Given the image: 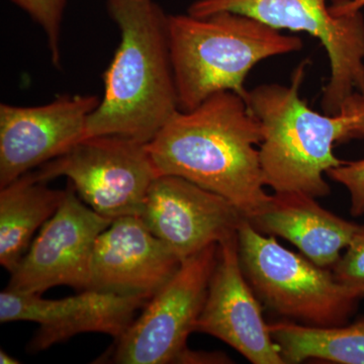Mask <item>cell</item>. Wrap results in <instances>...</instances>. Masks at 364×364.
Here are the masks:
<instances>
[{"label":"cell","instance_id":"6da1fadb","mask_svg":"<svg viewBox=\"0 0 364 364\" xmlns=\"http://www.w3.org/2000/svg\"><path fill=\"white\" fill-rule=\"evenodd\" d=\"M262 128L247 102L221 91L177 112L147 144L159 176H176L226 198L247 220L269 200L261 170Z\"/></svg>","mask_w":364,"mask_h":364},{"label":"cell","instance_id":"52a82bcc","mask_svg":"<svg viewBox=\"0 0 364 364\" xmlns=\"http://www.w3.org/2000/svg\"><path fill=\"white\" fill-rule=\"evenodd\" d=\"M33 172L45 182L67 177L88 207L112 221L140 217L159 176L147 144L112 135L86 136Z\"/></svg>","mask_w":364,"mask_h":364},{"label":"cell","instance_id":"ba28073f","mask_svg":"<svg viewBox=\"0 0 364 364\" xmlns=\"http://www.w3.org/2000/svg\"><path fill=\"white\" fill-rule=\"evenodd\" d=\"M219 244L182 261L171 279L144 306L116 340L112 360L119 364L181 363L188 338L207 299Z\"/></svg>","mask_w":364,"mask_h":364},{"label":"cell","instance_id":"2e32d148","mask_svg":"<svg viewBox=\"0 0 364 364\" xmlns=\"http://www.w3.org/2000/svg\"><path fill=\"white\" fill-rule=\"evenodd\" d=\"M66 189L48 188L33 171L0 188V264L14 272L36 231L57 212Z\"/></svg>","mask_w":364,"mask_h":364},{"label":"cell","instance_id":"5b68a950","mask_svg":"<svg viewBox=\"0 0 364 364\" xmlns=\"http://www.w3.org/2000/svg\"><path fill=\"white\" fill-rule=\"evenodd\" d=\"M242 269L256 296L275 313L316 327L345 325L358 298L333 272L284 248L244 218L237 230Z\"/></svg>","mask_w":364,"mask_h":364},{"label":"cell","instance_id":"9a60e30c","mask_svg":"<svg viewBox=\"0 0 364 364\" xmlns=\"http://www.w3.org/2000/svg\"><path fill=\"white\" fill-rule=\"evenodd\" d=\"M255 229L291 242L321 267H333L363 226L346 221L301 193H274L248 220Z\"/></svg>","mask_w":364,"mask_h":364},{"label":"cell","instance_id":"8fae6325","mask_svg":"<svg viewBox=\"0 0 364 364\" xmlns=\"http://www.w3.org/2000/svg\"><path fill=\"white\" fill-rule=\"evenodd\" d=\"M151 298L86 289L61 299L4 289L0 294V322L26 321L39 324L28 351L37 353L82 334L104 333L119 339Z\"/></svg>","mask_w":364,"mask_h":364},{"label":"cell","instance_id":"7402d4cb","mask_svg":"<svg viewBox=\"0 0 364 364\" xmlns=\"http://www.w3.org/2000/svg\"><path fill=\"white\" fill-rule=\"evenodd\" d=\"M364 7V0H333L330 11L336 16H346L361 11Z\"/></svg>","mask_w":364,"mask_h":364},{"label":"cell","instance_id":"7c38bea8","mask_svg":"<svg viewBox=\"0 0 364 364\" xmlns=\"http://www.w3.org/2000/svg\"><path fill=\"white\" fill-rule=\"evenodd\" d=\"M196 332L233 347L253 364H284L259 301L242 269L237 232L223 239Z\"/></svg>","mask_w":364,"mask_h":364},{"label":"cell","instance_id":"7a4b0ae2","mask_svg":"<svg viewBox=\"0 0 364 364\" xmlns=\"http://www.w3.org/2000/svg\"><path fill=\"white\" fill-rule=\"evenodd\" d=\"M121 42L104 73V95L86 136L112 135L148 144L179 109L168 16L154 0H107ZM85 136V138H86Z\"/></svg>","mask_w":364,"mask_h":364},{"label":"cell","instance_id":"3957f363","mask_svg":"<svg viewBox=\"0 0 364 364\" xmlns=\"http://www.w3.org/2000/svg\"><path fill=\"white\" fill-rule=\"evenodd\" d=\"M306 68L305 61L296 67L289 86H257L246 102L262 128L259 158L265 186L274 193L324 198L330 193L324 174L343 163L333 152L334 144L351 140L355 117L320 114L308 107L299 95Z\"/></svg>","mask_w":364,"mask_h":364},{"label":"cell","instance_id":"d6986e66","mask_svg":"<svg viewBox=\"0 0 364 364\" xmlns=\"http://www.w3.org/2000/svg\"><path fill=\"white\" fill-rule=\"evenodd\" d=\"M332 268L340 284L350 289L358 298L364 296V226Z\"/></svg>","mask_w":364,"mask_h":364},{"label":"cell","instance_id":"5bb4252c","mask_svg":"<svg viewBox=\"0 0 364 364\" xmlns=\"http://www.w3.org/2000/svg\"><path fill=\"white\" fill-rule=\"evenodd\" d=\"M181 262L140 217L117 218L95 243L90 289L152 298L173 277Z\"/></svg>","mask_w":364,"mask_h":364},{"label":"cell","instance_id":"603a6c76","mask_svg":"<svg viewBox=\"0 0 364 364\" xmlns=\"http://www.w3.org/2000/svg\"><path fill=\"white\" fill-rule=\"evenodd\" d=\"M0 363L1 364H16L20 363V361L18 359L13 358V356L9 355L7 352L4 350H0Z\"/></svg>","mask_w":364,"mask_h":364},{"label":"cell","instance_id":"9c48e42d","mask_svg":"<svg viewBox=\"0 0 364 364\" xmlns=\"http://www.w3.org/2000/svg\"><path fill=\"white\" fill-rule=\"evenodd\" d=\"M65 189L61 205L11 272L7 291L42 294L58 286L90 289L95 243L112 220L88 207L70 182Z\"/></svg>","mask_w":364,"mask_h":364},{"label":"cell","instance_id":"8992f818","mask_svg":"<svg viewBox=\"0 0 364 364\" xmlns=\"http://www.w3.org/2000/svg\"><path fill=\"white\" fill-rule=\"evenodd\" d=\"M222 11L251 16L279 31L308 33L320 40L330 62V78L321 100L325 114H339L354 93L364 95L361 11L336 16L326 0H196L188 9L198 18Z\"/></svg>","mask_w":364,"mask_h":364},{"label":"cell","instance_id":"277c9868","mask_svg":"<svg viewBox=\"0 0 364 364\" xmlns=\"http://www.w3.org/2000/svg\"><path fill=\"white\" fill-rule=\"evenodd\" d=\"M168 40L179 109L189 112L221 91L247 100L245 79L263 60L298 52L303 40L244 14H169Z\"/></svg>","mask_w":364,"mask_h":364},{"label":"cell","instance_id":"e0dca14e","mask_svg":"<svg viewBox=\"0 0 364 364\" xmlns=\"http://www.w3.org/2000/svg\"><path fill=\"white\" fill-rule=\"evenodd\" d=\"M269 329L286 363L318 359L340 364H364V318L352 325L334 327L277 322L270 324Z\"/></svg>","mask_w":364,"mask_h":364},{"label":"cell","instance_id":"30bf717a","mask_svg":"<svg viewBox=\"0 0 364 364\" xmlns=\"http://www.w3.org/2000/svg\"><path fill=\"white\" fill-rule=\"evenodd\" d=\"M97 95H61L37 107L0 105V188L51 161L86 136Z\"/></svg>","mask_w":364,"mask_h":364},{"label":"cell","instance_id":"ffe728a7","mask_svg":"<svg viewBox=\"0 0 364 364\" xmlns=\"http://www.w3.org/2000/svg\"><path fill=\"white\" fill-rule=\"evenodd\" d=\"M327 176L346 188L350 196V213L353 217L364 215V159L343 162L328 171Z\"/></svg>","mask_w":364,"mask_h":364},{"label":"cell","instance_id":"ac0fdd59","mask_svg":"<svg viewBox=\"0 0 364 364\" xmlns=\"http://www.w3.org/2000/svg\"><path fill=\"white\" fill-rule=\"evenodd\" d=\"M14 6L25 11L38 23L47 38L52 63L56 68L62 66V23L67 0H11Z\"/></svg>","mask_w":364,"mask_h":364},{"label":"cell","instance_id":"44dd1931","mask_svg":"<svg viewBox=\"0 0 364 364\" xmlns=\"http://www.w3.org/2000/svg\"><path fill=\"white\" fill-rule=\"evenodd\" d=\"M355 117L352 139L364 138V95H352L342 107L341 112ZM339 112V114H340Z\"/></svg>","mask_w":364,"mask_h":364},{"label":"cell","instance_id":"4fadbf2b","mask_svg":"<svg viewBox=\"0 0 364 364\" xmlns=\"http://www.w3.org/2000/svg\"><path fill=\"white\" fill-rule=\"evenodd\" d=\"M244 218L226 198L176 176L153 181L140 215L181 261L237 232Z\"/></svg>","mask_w":364,"mask_h":364}]
</instances>
